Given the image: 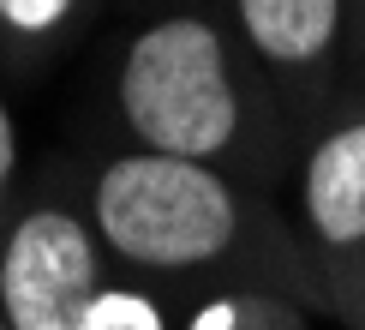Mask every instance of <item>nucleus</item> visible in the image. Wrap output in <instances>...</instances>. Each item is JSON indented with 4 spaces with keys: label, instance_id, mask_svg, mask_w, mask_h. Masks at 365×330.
<instances>
[{
    "label": "nucleus",
    "instance_id": "f257e3e1",
    "mask_svg": "<svg viewBox=\"0 0 365 330\" xmlns=\"http://www.w3.org/2000/svg\"><path fill=\"white\" fill-rule=\"evenodd\" d=\"M90 216L108 270L186 300L222 282H269L324 312V270L299 246L282 199L210 162L132 144L60 139L42 150Z\"/></svg>",
    "mask_w": 365,
    "mask_h": 330
},
{
    "label": "nucleus",
    "instance_id": "f03ea898",
    "mask_svg": "<svg viewBox=\"0 0 365 330\" xmlns=\"http://www.w3.org/2000/svg\"><path fill=\"white\" fill-rule=\"evenodd\" d=\"M72 139L210 162L276 192L294 139L240 66L216 0H150L108 30Z\"/></svg>",
    "mask_w": 365,
    "mask_h": 330
},
{
    "label": "nucleus",
    "instance_id": "7ed1b4c3",
    "mask_svg": "<svg viewBox=\"0 0 365 330\" xmlns=\"http://www.w3.org/2000/svg\"><path fill=\"white\" fill-rule=\"evenodd\" d=\"M90 216L78 210L60 169L36 150L30 186L19 192L6 229H0V319L6 330H78L84 306L108 282Z\"/></svg>",
    "mask_w": 365,
    "mask_h": 330
},
{
    "label": "nucleus",
    "instance_id": "20e7f679",
    "mask_svg": "<svg viewBox=\"0 0 365 330\" xmlns=\"http://www.w3.org/2000/svg\"><path fill=\"white\" fill-rule=\"evenodd\" d=\"M216 12L294 144L354 90V0H216Z\"/></svg>",
    "mask_w": 365,
    "mask_h": 330
},
{
    "label": "nucleus",
    "instance_id": "39448f33",
    "mask_svg": "<svg viewBox=\"0 0 365 330\" xmlns=\"http://www.w3.org/2000/svg\"><path fill=\"white\" fill-rule=\"evenodd\" d=\"M276 199L299 246L329 276L365 270V90L354 84L317 126L299 132Z\"/></svg>",
    "mask_w": 365,
    "mask_h": 330
},
{
    "label": "nucleus",
    "instance_id": "423d86ee",
    "mask_svg": "<svg viewBox=\"0 0 365 330\" xmlns=\"http://www.w3.org/2000/svg\"><path fill=\"white\" fill-rule=\"evenodd\" d=\"M108 0H0V72L36 90L72 66Z\"/></svg>",
    "mask_w": 365,
    "mask_h": 330
},
{
    "label": "nucleus",
    "instance_id": "0eeeda50",
    "mask_svg": "<svg viewBox=\"0 0 365 330\" xmlns=\"http://www.w3.org/2000/svg\"><path fill=\"white\" fill-rule=\"evenodd\" d=\"M180 319L174 330H317L324 312L312 300L269 289V282H222V289H197L174 300Z\"/></svg>",
    "mask_w": 365,
    "mask_h": 330
},
{
    "label": "nucleus",
    "instance_id": "6e6552de",
    "mask_svg": "<svg viewBox=\"0 0 365 330\" xmlns=\"http://www.w3.org/2000/svg\"><path fill=\"white\" fill-rule=\"evenodd\" d=\"M174 319H180L174 294H162V289H150V282L114 270L96 289V300L84 306L78 330H174Z\"/></svg>",
    "mask_w": 365,
    "mask_h": 330
},
{
    "label": "nucleus",
    "instance_id": "1a4fd4ad",
    "mask_svg": "<svg viewBox=\"0 0 365 330\" xmlns=\"http://www.w3.org/2000/svg\"><path fill=\"white\" fill-rule=\"evenodd\" d=\"M30 169H36V150H30V120H24L19 84L0 72V229H6L19 192L30 186Z\"/></svg>",
    "mask_w": 365,
    "mask_h": 330
},
{
    "label": "nucleus",
    "instance_id": "9d476101",
    "mask_svg": "<svg viewBox=\"0 0 365 330\" xmlns=\"http://www.w3.org/2000/svg\"><path fill=\"white\" fill-rule=\"evenodd\" d=\"M324 319H341L347 330H365V270H341L324 282Z\"/></svg>",
    "mask_w": 365,
    "mask_h": 330
},
{
    "label": "nucleus",
    "instance_id": "9b49d317",
    "mask_svg": "<svg viewBox=\"0 0 365 330\" xmlns=\"http://www.w3.org/2000/svg\"><path fill=\"white\" fill-rule=\"evenodd\" d=\"M359 60H365V0H354V79H359Z\"/></svg>",
    "mask_w": 365,
    "mask_h": 330
},
{
    "label": "nucleus",
    "instance_id": "f8f14e48",
    "mask_svg": "<svg viewBox=\"0 0 365 330\" xmlns=\"http://www.w3.org/2000/svg\"><path fill=\"white\" fill-rule=\"evenodd\" d=\"M354 84H359V90H365V60H359V79H354Z\"/></svg>",
    "mask_w": 365,
    "mask_h": 330
},
{
    "label": "nucleus",
    "instance_id": "ddd939ff",
    "mask_svg": "<svg viewBox=\"0 0 365 330\" xmlns=\"http://www.w3.org/2000/svg\"><path fill=\"white\" fill-rule=\"evenodd\" d=\"M138 6H150V0H138Z\"/></svg>",
    "mask_w": 365,
    "mask_h": 330
},
{
    "label": "nucleus",
    "instance_id": "4468645a",
    "mask_svg": "<svg viewBox=\"0 0 365 330\" xmlns=\"http://www.w3.org/2000/svg\"><path fill=\"white\" fill-rule=\"evenodd\" d=\"M0 330H6V319H0Z\"/></svg>",
    "mask_w": 365,
    "mask_h": 330
}]
</instances>
